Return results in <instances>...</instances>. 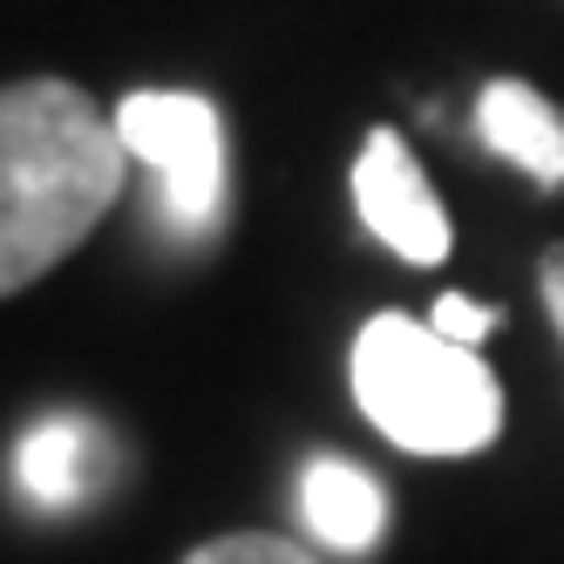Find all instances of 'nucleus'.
Returning <instances> with one entry per match:
<instances>
[{
  "mask_svg": "<svg viewBox=\"0 0 564 564\" xmlns=\"http://www.w3.org/2000/svg\"><path fill=\"white\" fill-rule=\"evenodd\" d=\"M429 327L449 334V340H463V347H482V340L497 334V306H476V300H463V293H442L435 313H429Z\"/></svg>",
  "mask_w": 564,
  "mask_h": 564,
  "instance_id": "9",
  "label": "nucleus"
},
{
  "mask_svg": "<svg viewBox=\"0 0 564 564\" xmlns=\"http://www.w3.org/2000/svg\"><path fill=\"white\" fill-rule=\"evenodd\" d=\"M354 212L368 218V231L394 259L409 265H442L449 259V212H442L435 184L422 177V164L409 156L394 130H368L354 156Z\"/></svg>",
  "mask_w": 564,
  "mask_h": 564,
  "instance_id": "4",
  "label": "nucleus"
},
{
  "mask_svg": "<svg viewBox=\"0 0 564 564\" xmlns=\"http://www.w3.org/2000/svg\"><path fill=\"white\" fill-rule=\"evenodd\" d=\"M130 143L75 83H14L0 96V286L55 272L123 197Z\"/></svg>",
  "mask_w": 564,
  "mask_h": 564,
  "instance_id": "1",
  "label": "nucleus"
},
{
  "mask_svg": "<svg viewBox=\"0 0 564 564\" xmlns=\"http://www.w3.org/2000/svg\"><path fill=\"white\" fill-rule=\"evenodd\" d=\"M300 517L327 551L368 557L388 531V490L347 456H313L300 469Z\"/></svg>",
  "mask_w": 564,
  "mask_h": 564,
  "instance_id": "5",
  "label": "nucleus"
},
{
  "mask_svg": "<svg viewBox=\"0 0 564 564\" xmlns=\"http://www.w3.org/2000/svg\"><path fill=\"white\" fill-rule=\"evenodd\" d=\"M116 130H123L130 156L156 171L164 184V212L197 231V225H218L225 212V123L205 96H184V89H130L116 102Z\"/></svg>",
  "mask_w": 564,
  "mask_h": 564,
  "instance_id": "3",
  "label": "nucleus"
},
{
  "mask_svg": "<svg viewBox=\"0 0 564 564\" xmlns=\"http://www.w3.org/2000/svg\"><path fill=\"white\" fill-rule=\"evenodd\" d=\"M538 286H544V306H551V327H557V340H564V246H551V252H544Z\"/></svg>",
  "mask_w": 564,
  "mask_h": 564,
  "instance_id": "10",
  "label": "nucleus"
},
{
  "mask_svg": "<svg viewBox=\"0 0 564 564\" xmlns=\"http://www.w3.org/2000/svg\"><path fill=\"white\" fill-rule=\"evenodd\" d=\"M347 381L360 415L409 456H476L503 429V388L490 360L409 313H375L354 334Z\"/></svg>",
  "mask_w": 564,
  "mask_h": 564,
  "instance_id": "2",
  "label": "nucleus"
},
{
  "mask_svg": "<svg viewBox=\"0 0 564 564\" xmlns=\"http://www.w3.org/2000/svg\"><path fill=\"white\" fill-rule=\"evenodd\" d=\"M476 137L490 143L503 164L531 171L544 191L564 184V116L531 89V83H490L476 96Z\"/></svg>",
  "mask_w": 564,
  "mask_h": 564,
  "instance_id": "6",
  "label": "nucleus"
},
{
  "mask_svg": "<svg viewBox=\"0 0 564 564\" xmlns=\"http://www.w3.org/2000/svg\"><path fill=\"white\" fill-rule=\"evenodd\" d=\"M96 456L102 435L83 415H48L14 442V482L34 510H75L96 490Z\"/></svg>",
  "mask_w": 564,
  "mask_h": 564,
  "instance_id": "7",
  "label": "nucleus"
},
{
  "mask_svg": "<svg viewBox=\"0 0 564 564\" xmlns=\"http://www.w3.org/2000/svg\"><path fill=\"white\" fill-rule=\"evenodd\" d=\"M184 564H319L306 544H286V538H259V531H238V538H212L197 544Z\"/></svg>",
  "mask_w": 564,
  "mask_h": 564,
  "instance_id": "8",
  "label": "nucleus"
}]
</instances>
